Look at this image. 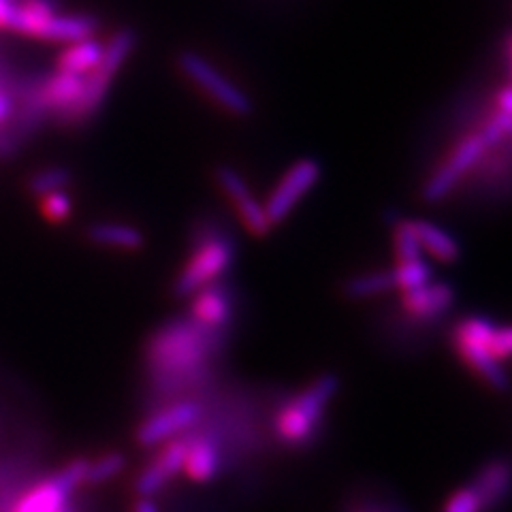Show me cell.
I'll return each mask as SVG.
<instances>
[{
	"mask_svg": "<svg viewBox=\"0 0 512 512\" xmlns=\"http://www.w3.org/2000/svg\"><path fill=\"white\" fill-rule=\"evenodd\" d=\"M224 335L207 331L192 318L171 320L158 327L146 344L150 391L160 402L203 391L212 378V359L222 352Z\"/></svg>",
	"mask_w": 512,
	"mask_h": 512,
	"instance_id": "cell-1",
	"label": "cell"
},
{
	"mask_svg": "<svg viewBox=\"0 0 512 512\" xmlns=\"http://www.w3.org/2000/svg\"><path fill=\"white\" fill-rule=\"evenodd\" d=\"M340 391V378L335 374L318 376L310 387L291 397L276 414V438L286 446L308 444L325 419V412L335 393Z\"/></svg>",
	"mask_w": 512,
	"mask_h": 512,
	"instance_id": "cell-2",
	"label": "cell"
},
{
	"mask_svg": "<svg viewBox=\"0 0 512 512\" xmlns=\"http://www.w3.org/2000/svg\"><path fill=\"white\" fill-rule=\"evenodd\" d=\"M135 45H137V35L131 28L118 30L116 35L103 45L101 62L84 77L82 96H79V101L67 111V114L58 118L60 124H67V126L84 124L101 109L105 96L111 88V82H114V77L124 67L128 56L133 54Z\"/></svg>",
	"mask_w": 512,
	"mask_h": 512,
	"instance_id": "cell-3",
	"label": "cell"
},
{
	"mask_svg": "<svg viewBox=\"0 0 512 512\" xmlns=\"http://www.w3.org/2000/svg\"><path fill=\"white\" fill-rule=\"evenodd\" d=\"M88 459H75L50 478L11 495L5 512H75L71 498L79 485H84Z\"/></svg>",
	"mask_w": 512,
	"mask_h": 512,
	"instance_id": "cell-4",
	"label": "cell"
},
{
	"mask_svg": "<svg viewBox=\"0 0 512 512\" xmlns=\"http://www.w3.org/2000/svg\"><path fill=\"white\" fill-rule=\"evenodd\" d=\"M233 259L235 244L231 242V237L205 233L201 239H197L195 252H192L190 261L184 265L173 284L175 297H190L201 291L203 286L214 284L218 276L231 267Z\"/></svg>",
	"mask_w": 512,
	"mask_h": 512,
	"instance_id": "cell-5",
	"label": "cell"
},
{
	"mask_svg": "<svg viewBox=\"0 0 512 512\" xmlns=\"http://www.w3.org/2000/svg\"><path fill=\"white\" fill-rule=\"evenodd\" d=\"M495 323L485 316H470L461 320L455 329V346L461 359L483 378L491 389L504 393L508 389V376L502 363L491 355V335Z\"/></svg>",
	"mask_w": 512,
	"mask_h": 512,
	"instance_id": "cell-6",
	"label": "cell"
},
{
	"mask_svg": "<svg viewBox=\"0 0 512 512\" xmlns=\"http://www.w3.org/2000/svg\"><path fill=\"white\" fill-rule=\"evenodd\" d=\"M178 67L192 84H197L224 111H229V114L239 118H246L252 114L254 105L250 101V96L235 82H231L227 75L220 73L210 60H205L195 52H182L178 56Z\"/></svg>",
	"mask_w": 512,
	"mask_h": 512,
	"instance_id": "cell-7",
	"label": "cell"
},
{
	"mask_svg": "<svg viewBox=\"0 0 512 512\" xmlns=\"http://www.w3.org/2000/svg\"><path fill=\"white\" fill-rule=\"evenodd\" d=\"M320 175H323V167H320L314 158H301L288 169L282 180L271 190L269 199L263 203L265 214L271 222V227L284 222L291 214L297 203L308 195V192L318 184Z\"/></svg>",
	"mask_w": 512,
	"mask_h": 512,
	"instance_id": "cell-8",
	"label": "cell"
},
{
	"mask_svg": "<svg viewBox=\"0 0 512 512\" xmlns=\"http://www.w3.org/2000/svg\"><path fill=\"white\" fill-rule=\"evenodd\" d=\"M203 406L195 399H180V402L167 404L158 412H152L137 429V442L143 448H154L173 438L188 434L190 429L201 421Z\"/></svg>",
	"mask_w": 512,
	"mask_h": 512,
	"instance_id": "cell-9",
	"label": "cell"
},
{
	"mask_svg": "<svg viewBox=\"0 0 512 512\" xmlns=\"http://www.w3.org/2000/svg\"><path fill=\"white\" fill-rule=\"evenodd\" d=\"M489 146L480 133H474L463 139L453 154L446 158V163L434 171V175L423 186V199L427 203H438L451 195L455 186L461 182L463 175L478 165V160L487 154Z\"/></svg>",
	"mask_w": 512,
	"mask_h": 512,
	"instance_id": "cell-10",
	"label": "cell"
},
{
	"mask_svg": "<svg viewBox=\"0 0 512 512\" xmlns=\"http://www.w3.org/2000/svg\"><path fill=\"white\" fill-rule=\"evenodd\" d=\"M216 180L224 195H227V199L233 203L239 218H242L246 231L254 237H267L274 227H271V222L265 214L263 203L256 201V197L252 195V190L242 175H239L233 167H220L216 171Z\"/></svg>",
	"mask_w": 512,
	"mask_h": 512,
	"instance_id": "cell-11",
	"label": "cell"
},
{
	"mask_svg": "<svg viewBox=\"0 0 512 512\" xmlns=\"http://www.w3.org/2000/svg\"><path fill=\"white\" fill-rule=\"evenodd\" d=\"M184 457L186 434L169 440L148 466L141 470V474L135 480L137 495H141V498H152L158 491H163L169 485V480H173L184 470Z\"/></svg>",
	"mask_w": 512,
	"mask_h": 512,
	"instance_id": "cell-12",
	"label": "cell"
},
{
	"mask_svg": "<svg viewBox=\"0 0 512 512\" xmlns=\"http://www.w3.org/2000/svg\"><path fill=\"white\" fill-rule=\"evenodd\" d=\"M192 297L190 318L207 331L224 335V329L231 325L233 318V297L227 286L218 282L203 286Z\"/></svg>",
	"mask_w": 512,
	"mask_h": 512,
	"instance_id": "cell-13",
	"label": "cell"
},
{
	"mask_svg": "<svg viewBox=\"0 0 512 512\" xmlns=\"http://www.w3.org/2000/svg\"><path fill=\"white\" fill-rule=\"evenodd\" d=\"M455 288L448 282H429L423 288L404 293L402 306L414 318H438L453 308Z\"/></svg>",
	"mask_w": 512,
	"mask_h": 512,
	"instance_id": "cell-14",
	"label": "cell"
},
{
	"mask_svg": "<svg viewBox=\"0 0 512 512\" xmlns=\"http://www.w3.org/2000/svg\"><path fill=\"white\" fill-rule=\"evenodd\" d=\"M220 470V448L216 440L207 434H186L184 470L197 483H207Z\"/></svg>",
	"mask_w": 512,
	"mask_h": 512,
	"instance_id": "cell-15",
	"label": "cell"
},
{
	"mask_svg": "<svg viewBox=\"0 0 512 512\" xmlns=\"http://www.w3.org/2000/svg\"><path fill=\"white\" fill-rule=\"evenodd\" d=\"M86 235L96 246L124 252H137L146 244V237H143L139 229L120 222H96L88 229Z\"/></svg>",
	"mask_w": 512,
	"mask_h": 512,
	"instance_id": "cell-16",
	"label": "cell"
},
{
	"mask_svg": "<svg viewBox=\"0 0 512 512\" xmlns=\"http://www.w3.org/2000/svg\"><path fill=\"white\" fill-rule=\"evenodd\" d=\"M412 229L416 233V239H419L421 250L434 256L436 261H440V263L459 261V256H461L459 242L451 233L440 229L438 224L427 222V220H414Z\"/></svg>",
	"mask_w": 512,
	"mask_h": 512,
	"instance_id": "cell-17",
	"label": "cell"
},
{
	"mask_svg": "<svg viewBox=\"0 0 512 512\" xmlns=\"http://www.w3.org/2000/svg\"><path fill=\"white\" fill-rule=\"evenodd\" d=\"M99 30V22L92 15H62L56 13L45 24L41 39L58 43H75L82 39H92Z\"/></svg>",
	"mask_w": 512,
	"mask_h": 512,
	"instance_id": "cell-18",
	"label": "cell"
},
{
	"mask_svg": "<svg viewBox=\"0 0 512 512\" xmlns=\"http://www.w3.org/2000/svg\"><path fill=\"white\" fill-rule=\"evenodd\" d=\"M472 485L480 493L487 510H491L506 498L510 487V466L504 459H493L478 472V476L472 480Z\"/></svg>",
	"mask_w": 512,
	"mask_h": 512,
	"instance_id": "cell-19",
	"label": "cell"
},
{
	"mask_svg": "<svg viewBox=\"0 0 512 512\" xmlns=\"http://www.w3.org/2000/svg\"><path fill=\"white\" fill-rule=\"evenodd\" d=\"M56 13L58 11L52 0H18V9H15L11 30L20 32V35L41 39L45 24L50 22V18Z\"/></svg>",
	"mask_w": 512,
	"mask_h": 512,
	"instance_id": "cell-20",
	"label": "cell"
},
{
	"mask_svg": "<svg viewBox=\"0 0 512 512\" xmlns=\"http://www.w3.org/2000/svg\"><path fill=\"white\" fill-rule=\"evenodd\" d=\"M103 58V43L94 39H82L69 43L58 58V71H67L73 75H88Z\"/></svg>",
	"mask_w": 512,
	"mask_h": 512,
	"instance_id": "cell-21",
	"label": "cell"
},
{
	"mask_svg": "<svg viewBox=\"0 0 512 512\" xmlns=\"http://www.w3.org/2000/svg\"><path fill=\"white\" fill-rule=\"evenodd\" d=\"M395 288L393 269L391 271H370V274L355 276L344 284V295L352 301L374 299Z\"/></svg>",
	"mask_w": 512,
	"mask_h": 512,
	"instance_id": "cell-22",
	"label": "cell"
},
{
	"mask_svg": "<svg viewBox=\"0 0 512 512\" xmlns=\"http://www.w3.org/2000/svg\"><path fill=\"white\" fill-rule=\"evenodd\" d=\"M393 280L395 288H399L402 293L416 291V288H423L431 282V267L423 259L397 263L393 269Z\"/></svg>",
	"mask_w": 512,
	"mask_h": 512,
	"instance_id": "cell-23",
	"label": "cell"
},
{
	"mask_svg": "<svg viewBox=\"0 0 512 512\" xmlns=\"http://www.w3.org/2000/svg\"><path fill=\"white\" fill-rule=\"evenodd\" d=\"M73 180V175L69 169L64 167H47V169H41L37 171L32 178L28 180V192L30 195L35 197H45L50 195V192H56V190H64Z\"/></svg>",
	"mask_w": 512,
	"mask_h": 512,
	"instance_id": "cell-24",
	"label": "cell"
},
{
	"mask_svg": "<svg viewBox=\"0 0 512 512\" xmlns=\"http://www.w3.org/2000/svg\"><path fill=\"white\" fill-rule=\"evenodd\" d=\"M124 468H126V457L122 453H105L94 461L88 459L84 483L86 485H103V483H107V480L118 476Z\"/></svg>",
	"mask_w": 512,
	"mask_h": 512,
	"instance_id": "cell-25",
	"label": "cell"
},
{
	"mask_svg": "<svg viewBox=\"0 0 512 512\" xmlns=\"http://www.w3.org/2000/svg\"><path fill=\"white\" fill-rule=\"evenodd\" d=\"M393 246H395L397 263L423 259V250H421L419 239H416V233H414V229H412V222H410V220H399V222L395 224Z\"/></svg>",
	"mask_w": 512,
	"mask_h": 512,
	"instance_id": "cell-26",
	"label": "cell"
},
{
	"mask_svg": "<svg viewBox=\"0 0 512 512\" xmlns=\"http://www.w3.org/2000/svg\"><path fill=\"white\" fill-rule=\"evenodd\" d=\"M41 214L45 216V220H50L54 224L69 220L73 214V199L69 192L56 190V192H50V195L41 197Z\"/></svg>",
	"mask_w": 512,
	"mask_h": 512,
	"instance_id": "cell-27",
	"label": "cell"
},
{
	"mask_svg": "<svg viewBox=\"0 0 512 512\" xmlns=\"http://www.w3.org/2000/svg\"><path fill=\"white\" fill-rule=\"evenodd\" d=\"M442 512H489V510L483 498H480V493L476 491V487L470 483L468 487H461L451 495V498H448Z\"/></svg>",
	"mask_w": 512,
	"mask_h": 512,
	"instance_id": "cell-28",
	"label": "cell"
},
{
	"mask_svg": "<svg viewBox=\"0 0 512 512\" xmlns=\"http://www.w3.org/2000/svg\"><path fill=\"white\" fill-rule=\"evenodd\" d=\"M510 118H512V114H508V111H500V109H498V111H495V116L485 122L483 131H478L480 137L485 139V143H487L489 148L500 146L502 141L508 139V135H510V124H512Z\"/></svg>",
	"mask_w": 512,
	"mask_h": 512,
	"instance_id": "cell-29",
	"label": "cell"
},
{
	"mask_svg": "<svg viewBox=\"0 0 512 512\" xmlns=\"http://www.w3.org/2000/svg\"><path fill=\"white\" fill-rule=\"evenodd\" d=\"M510 350H512L510 329L504 325H495L493 335H491V355L502 363L504 359L510 357Z\"/></svg>",
	"mask_w": 512,
	"mask_h": 512,
	"instance_id": "cell-30",
	"label": "cell"
},
{
	"mask_svg": "<svg viewBox=\"0 0 512 512\" xmlns=\"http://www.w3.org/2000/svg\"><path fill=\"white\" fill-rule=\"evenodd\" d=\"M15 9H18V0H0V28L11 30Z\"/></svg>",
	"mask_w": 512,
	"mask_h": 512,
	"instance_id": "cell-31",
	"label": "cell"
},
{
	"mask_svg": "<svg viewBox=\"0 0 512 512\" xmlns=\"http://www.w3.org/2000/svg\"><path fill=\"white\" fill-rule=\"evenodd\" d=\"M135 512H158L156 504L152 502V498H141L137 504H135Z\"/></svg>",
	"mask_w": 512,
	"mask_h": 512,
	"instance_id": "cell-32",
	"label": "cell"
}]
</instances>
